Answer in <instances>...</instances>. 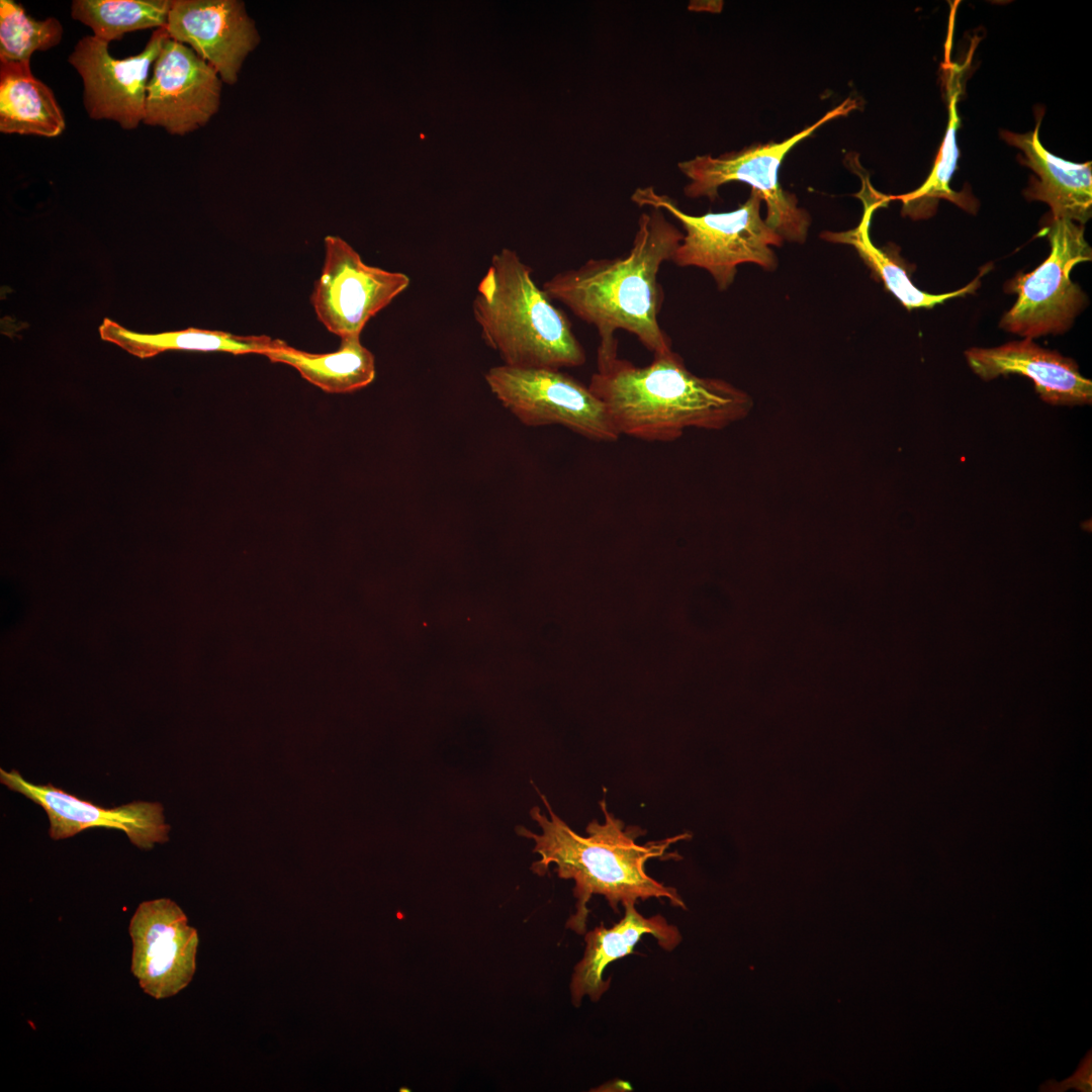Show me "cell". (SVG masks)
I'll use <instances>...</instances> for the list:
<instances>
[{"mask_svg": "<svg viewBox=\"0 0 1092 1092\" xmlns=\"http://www.w3.org/2000/svg\"><path fill=\"white\" fill-rule=\"evenodd\" d=\"M684 233L661 209L643 212L630 251L613 259H589L576 269L559 272L543 290L594 326L600 343L597 363L618 356L619 330L632 334L654 356L672 352V343L658 323L664 300L658 273L672 260Z\"/></svg>", "mask_w": 1092, "mask_h": 1092, "instance_id": "obj_1", "label": "cell"}, {"mask_svg": "<svg viewBox=\"0 0 1092 1092\" xmlns=\"http://www.w3.org/2000/svg\"><path fill=\"white\" fill-rule=\"evenodd\" d=\"M537 790V789H536ZM538 791V790H537ZM549 818L535 806L530 815L541 828L537 834L519 826L520 836L534 840V852L540 859L531 870L538 876L547 874L554 866L558 877L574 881L573 895L576 911L566 922V927L577 934L586 932L587 902L594 895H602L618 913V905L649 898L667 899L671 905L687 909L676 889L651 878L645 870L650 858L680 856L668 853L669 846L678 840L691 838L682 833L661 840L640 844L636 839L644 832L637 826L625 827L624 822L612 815L605 800L600 802L605 821L593 820L586 826L587 836L573 831L557 816L546 797L538 791Z\"/></svg>", "mask_w": 1092, "mask_h": 1092, "instance_id": "obj_2", "label": "cell"}, {"mask_svg": "<svg viewBox=\"0 0 1092 1092\" xmlns=\"http://www.w3.org/2000/svg\"><path fill=\"white\" fill-rule=\"evenodd\" d=\"M588 387L621 436L648 442L674 441L690 428L724 429L753 405L730 382L694 374L674 351L643 367L618 356L599 363Z\"/></svg>", "mask_w": 1092, "mask_h": 1092, "instance_id": "obj_3", "label": "cell"}, {"mask_svg": "<svg viewBox=\"0 0 1092 1092\" xmlns=\"http://www.w3.org/2000/svg\"><path fill=\"white\" fill-rule=\"evenodd\" d=\"M551 300L514 250L491 257L472 308L483 341L504 365L560 370L585 363L568 317Z\"/></svg>", "mask_w": 1092, "mask_h": 1092, "instance_id": "obj_4", "label": "cell"}, {"mask_svg": "<svg viewBox=\"0 0 1092 1092\" xmlns=\"http://www.w3.org/2000/svg\"><path fill=\"white\" fill-rule=\"evenodd\" d=\"M631 200L639 206L665 210L681 223L684 238L671 262L706 270L720 291L734 282L739 265L751 263L767 271L779 265L772 247H781L784 239L761 217L763 199L755 190L735 210L702 215L682 211L672 198L651 186L636 189Z\"/></svg>", "mask_w": 1092, "mask_h": 1092, "instance_id": "obj_5", "label": "cell"}, {"mask_svg": "<svg viewBox=\"0 0 1092 1092\" xmlns=\"http://www.w3.org/2000/svg\"><path fill=\"white\" fill-rule=\"evenodd\" d=\"M857 108L856 100L847 98L824 114L815 123L780 142L757 144L720 157L697 156L680 162L679 170L690 180L684 189L689 198H718V189L729 182H744L759 192L766 205L765 223L784 241L803 244L811 224V216L798 206L797 197L785 191L779 181L782 161L791 149L812 134L822 124L845 116Z\"/></svg>", "mask_w": 1092, "mask_h": 1092, "instance_id": "obj_6", "label": "cell"}, {"mask_svg": "<svg viewBox=\"0 0 1092 1092\" xmlns=\"http://www.w3.org/2000/svg\"><path fill=\"white\" fill-rule=\"evenodd\" d=\"M1039 235L1048 238L1051 254L1032 272L1020 273L1007 284L1006 291L1016 293L1017 300L999 325L1030 339L1070 329L1086 302L1070 274L1076 265L1092 259L1082 224L1049 215Z\"/></svg>", "mask_w": 1092, "mask_h": 1092, "instance_id": "obj_7", "label": "cell"}, {"mask_svg": "<svg viewBox=\"0 0 1092 1092\" xmlns=\"http://www.w3.org/2000/svg\"><path fill=\"white\" fill-rule=\"evenodd\" d=\"M485 381L500 403L528 427L560 425L597 442L621 435L588 385L559 369L490 368Z\"/></svg>", "mask_w": 1092, "mask_h": 1092, "instance_id": "obj_8", "label": "cell"}, {"mask_svg": "<svg viewBox=\"0 0 1092 1092\" xmlns=\"http://www.w3.org/2000/svg\"><path fill=\"white\" fill-rule=\"evenodd\" d=\"M325 262L310 296L318 321L341 339L360 336L368 321L410 285V277L365 264L337 236L325 238Z\"/></svg>", "mask_w": 1092, "mask_h": 1092, "instance_id": "obj_9", "label": "cell"}, {"mask_svg": "<svg viewBox=\"0 0 1092 1092\" xmlns=\"http://www.w3.org/2000/svg\"><path fill=\"white\" fill-rule=\"evenodd\" d=\"M168 37L165 27L157 28L142 52L125 59L113 58L109 43L94 35L78 40L68 62L82 78L90 118L113 120L123 129L144 121L150 69Z\"/></svg>", "mask_w": 1092, "mask_h": 1092, "instance_id": "obj_10", "label": "cell"}, {"mask_svg": "<svg viewBox=\"0 0 1092 1092\" xmlns=\"http://www.w3.org/2000/svg\"><path fill=\"white\" fill-rule=\"evenodd\" d=\"M128 932L131 973L146 994L165 999L188 986L196 970L199 938L176 902L168 898L142 902Z\"/></svg>", "mask_w": 1092, "mask_h": 1092, "instance_id": "obj_11", "label": "cell"}, {"mask_svg": "<svg viewBox=\"0 0 1092 1092\" xmlns=\"http://www.w3.org/2000/svg\"><path fill=\"white\" fill-rule=\"evenodd\" d=\"M221 82L191 48L169 36L153 65L143 122L179 135L205 125L218 110Z\"/></svg>", "mask_w": 1092, "mask_h": 1092, "instance_id": "obj_12", "label": "cell"}, {"mask_svg": "<svg viewBox=\"0 0 1092 1092\" xmlns=\"http://www.w3.org/2000/svg\"><path fill=\"white\" fill-rule=\"evenodd\" d=\"M0 781L9 790L23 795L46 811L50 821L49 834L55 840L96 827L121 830L132 844L144 849L169 840L170 825L165 821L164 808L160 803L138 801L103 808L51 784L30 783L15 769L7 771L1 768Z\"/></svg>", "mask_w": 1092, "mask_h": 1092, "instance_id": "obj_13", "label": "cell"}, {"mask_svg": "<svg viewBox=\"0 0 1092 1092\" xmlns=\"http://www.w3.org/2000/svg\"><path fill=\"white\" fill-rule=\"evenodd\" d=\"M166 30L188 44L233 85L260 36L245 5L238 0H171Z\"/></svg>", "mask_w": 1092, "mask_h": 1092, "instance_id": "obj_14", "label": "cell"}, {"mask_svg": "<svg viewBox=\"0 0 1092 1092\" xmlns=\"http://www.w3.org/2000/svg\"><path fill=\"white\" fill-rule=\"evenodd\" d=\"M971 369L982 379L1020 374L1031 379L1040 398L1054 405H1081L1092 401V381L1077 363L1043 349L1030 338L995 348H971L965 353Z\"/></svg>", "mask_w": 1092, "mask_h": 1092, "instance_id": "obj_15", "label": "cell"}, {"mask_svg": "<svg viewBox=\"0 0 1092 1092\" xmlns=\"http://www.w3.org/2000/svg\"><path fill=\"white\" fill-rule=\"evenodd\" d=\"M623 906L624 917L611 928L601 924L584 933L585 949L573 969L570 982L571 1000L575 1006L585 996L593 1001L601 999L610 986V979H603L604 970L612 962L631 953L643 935H652L667 951L681 941L677 927L669 924L663 916L646 918L636 911L635 903L628 902Z\"/></svg>", "mask_w": 1092, "mask_h": 1092, "instance_id": "obj_16", "label": "cell"}, {"mask_svg": "<svg viewBox=\"0 0 1092 1092\" xmlns=\"http://www.w3.org/2000/svg\"><path fill=\"white\" fill-rule=\"evenodd\" d=\"M1041 116H1037L1032 131L1021 134L1002 130L1001 136L1023 153L1018 160L1038 177L1030 178L1024 196L1048 203L1053 217L1067 218L1083 225L1092 213L1091 162H1068L1045 150L1038 138Z\"/></svg>", "mask_w": 1092, "mask_h": 1092, "instance_id": "obj_17", "label": "cell"}, {"mask_svg": "<svg viewBox=\"0 0 1092 1092\" xmlns=\"http://www.w3.org/2000/svg\"><path fill=\"white\" fill-rule=\"evenodd\" d=\"M65 127L53 90L34 77L30 62L0 61V131L55 138Z\"/></svg>", "mask_w": 1092, "mask_h": 1092, "instance_id": "obj_18", "label": "cell"}, {"mask_svg": "<svg viewBox=\"0 0 1092 1092\" xmlns=\"http://www.w3.org/2000/svg\"><path fill=\"white\" fill-rule=\"evenodd\" d=\"M868 190L869 192L863 188L864 195H860L864 211L858 225L846 232H823L820 237L824 241L852 246L876 278L881 280L885 288L909 310L922 307L932 308L948 299L975 293L980 286V277L983 273L966 287L952 292L931 294L916 287L897 258L886 250L876 247L871 240L872 215L878 206L889 199L888 196L876 193L870 184H868Z\"/></svg>", "mask_w": 1092, "mask_h": 1092, "instance_id": "obj_19", "label": "cell"}, {"mask_svg": "<svg viewBox=\"0 0 1092 1092\" xmlns=\"http://www.w3.org/2000/svg\"><path fill=\"white\" fill-rule=\"evenodd\" d=\"M103 341L112 343L127 353L151 358L168 350L226 352L234 355H263L273 350L279 339L269 336H240L221 331L188 328L159 334H140L105 317L99 326Z\"/></svg>", "mask_w": 1092, "mask_h": 1092, "instance_id": "obj_20", "label": "cell"}, {"mask_svg": "<svg viewBox=\"0 0 1092 1092\" xmlns=\"http://www.w3.org/2000/svg\"><path fill=\"white\" fill-rule=\"evenodd\" d=\"M264 356L295 368L302 378L330 393L361 389L375 377L374 356L362 345L360 336L342 338L337 351L325 354L301 351L279 340Z\"/></svg>", "mask_w": 1092, "mask_h": 1092, "instance_id": "obj_21", "label": "cell"}, {"mask_svg": "<svg viewBox=\"0 0 1092 1092\" xmlns=\"http://www.w3.org/2000/svg\"><path fill=\"white\" fill-rule=\"evenodd\" d=\"M948 66L946 91L948 98V122L939 153L933 168L917 189L902 195L888 196L889 200H900L903 204L901 213L913 219L932 216L940 199H946L970 213H976L978 203L969 191L956 192L950 188V180L957 169L960 151L957 144V131L960 127L958 112L959 98L962 93L963 70L957 64Z\"/></svg>", "mask_w": 1092, "mask_h": 1092, "instance_id": "obj_22", "label": "cell"}, {"mask_svg": "<svg viewBox=\"0 0 1092 1092\" xmlns=\"http://www.w3.org/2000/svg\"><path fill=\"white\" fill-rule=\"evenodd\" d=\"M170 7L171 0H74L71 16L109 43L127 32L166 27Z\"/></svg>", "mask_w": 1092, "mask_h": 1092, "instance_id": "obj_23", "label": "cell"}, {"mask_svg": "<svg viewBox=\"0 0 1092 1092\" xmlns=\"http://www.w3.org/2000/svg\"><path fill=\"white\" fill-rule=\"evenodd\" d=\"M62 36L63 26L57 18L35 20L21 4L0 1V61L30 62L34 52L58 46Z\"/></svg>", "mask_w": 1092, "mask_h": 1092, "instance_id": "obj_24", "label": "cell"}]
</instances>
